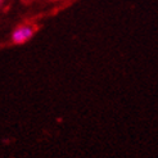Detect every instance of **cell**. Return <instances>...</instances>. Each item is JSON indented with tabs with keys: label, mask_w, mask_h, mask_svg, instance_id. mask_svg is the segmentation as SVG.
<instances>
[{
	"label": "cell",
	"mask_w": 158,
	"mask_h": 158,
	"mask_svg": "<svg viewBox=\"0 0 158 158\" xmlns=\"http://www.w3.org/2000/svg\"><path fill=\"white\" fill-rule=\"evenodd\" d=\"M2 3H3V0H0V4H2Z\"/></svg>",
	"instance_id": "obj_2"
},
{
	"label": "cell",
	"mask_w": 158,
	"mask_h": 158,
	"mask_svg": "<svg viewBox=\"0 0 158 158\" xmlns=\"http://www.w3.org/2000/svg\"><path fill=\"white\" fill-rule=\"evenodd\" d=\"M35 32H36V27L34 25L25 23V25H21L13 30L10 40L15 45H22V44L27 43L28 40H31V39L34 37Z\"/></svg>",
	"instance_id": "obj_1"
}]
</instances>
